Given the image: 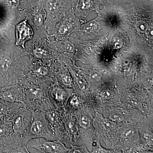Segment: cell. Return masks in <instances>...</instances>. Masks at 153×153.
I'll list each match as a JSON object with an SVG mask.
<instances>
[{
	"label": "cell",
	"instance_id": "4dcf8cb0",
	"mask_svg": "<svg viewBox=\"0 0 153 153\" xmlns=\"http://www.w3.org/2000/svg\"><path fill=\"white\" fill-rule=\"evenodd\" d=\"M113 45L116 49H120L122 47V43L120 39L118 38H115L114 39Z\"/></svg>",
	"mask_w": 153,
	"mask_h": 153
},
{
	"label": "cell",
	"instance_id": "1f68e13d",
	"mask_svg": "<svg viewBox=\"0 0 153 153\" xmlns=\"http://www.w3.org/2000/svg\"><path fill=\"white\" fill-rule=\"evenodd\" d=\"M8 4L12 7L16 8L19 5V0H7Z\"/></svg>",
	"mask_w": 153,
	"mask_h": 153
},
{
	"label": "cell",
	"instance_id": "d6a6232c",
	"mask_svg": "<svg viewBox=\"0 0 153 153\" xmlns=\"http://www.w3.org/2000/svg\"><path fill=\"white\" fill-rule=\"evenodd\" d=\"M146 35L148 38H153V27H149L146 32H145Z\"/></svg>",
	"mask_w": 153,
	"mask_h": 153
},
{
	"label": "cell",
	"instance_id": "44dd1931",
	"mask_svg": "<svg viewBox=\"0 0 153 153\" xmlns=\"http://www.w3.org/2000/svg\"><path fill=\"white\" fill-rule=\"evenodd\" d=\"M71 149L69 150L68 152L69 153H86V149L84 146L77 147L71 145Z\"/></svg>",
	"mask_w": 153,
	"mask_h": 153
},
{
	"label": "cell",
	"instance_id": "ffe728a7",
	"mask_svg": "<svg viewBox=\"0 0 153 153\" xmlns=\"http://www.w3.org/2000/svg\"><path fill=\"white\" fill-rule=\"evenodd\" d=\"M72 29V26L70 25H64L60 27L59 33L60 35H65L69 33Z\"/></svg>",
	"mask_w": 153,
	"mask_h": 153
},
{
	"label": "cell",
	"instance_id": "8992f818",
	"mask_svg": "<svg viewBox=\"0 0 153 153\" xmlns=\"http://www.w3.org/2000/svg\"><path fill=\"white\" fill-rule=\"evenodd\" d=\"M16 45L25 48V44L27 41L33 38V29L28 24L26 20L20 22L16 29Z\"/></svg>",
	"mask_w": 153,
	"mask_h": 153
},
{
	"label": "cell",
	"instance_id": "ac0fdd59",
	"mask_svg": "<svg viewBox=\"0 0 153 153\" xmlns=\"http://www.w3.org/2000/svg\"><path fill=\"white\" fill-rule=\"evenodd\" d=\"M97 23L96 21H93L89 22L85 25L83 28V30L85 33H89L96 27Z\"/></svg>",
	"mask_w": 153,
	"mask_h": 153
},
{
	"label": "cell",
	"instance_id": "d4e9b609",
	"mask_svg": "<svg viewBox=\"0 0 153 153\" xmlns=\"http://www.w3.org/2000/svg\"><path fill=\"white\" fill-rule=\"evenodd\" d=\"M101 97L105 99H110L113 97V93L110 90H105L102 91Z\"/></svg>",
	"mask_w": 153,
	"mask_h": 153
},
{
	"label": "cell",
	"instance_id": "8fae6325",
	"mask_svg": "<svg viewBox=\"0 0 153 153\" xmlns=\"http://www.w3.org/2000/svg\"><path fill=\"white\" fill-rule=\"evenodd\" d=\"M13 133L11 121L0 122V137L7 136Z\"/></svg>",
	"mask_w": 153,
	"mask_h": 153
},
{
	"label": "cell",
	"instance_id": "484cf974",
	"mask_svg": "<svg viewBox=\"0 0 153 153\" xmlns=\"http://www.w3.org/2000/svg\"><path fill=\"white\" fill-rule=\"evenodd\" d=\"M69 105L73 108L76 107L79 105V101L78 97L74 95L70 100L69 102Z\"/></svg>",
	"mask_w": 153,
	"mask_h": 153
},
{
	"label": "cell",
	"instance_id": "f1b7e54d",
	"mask_svg": "<svg viewBox=\"0 0 153 153\" xmlns=\"http://www.w3.org/2000/svg\"><path fill=\"white\" fill-rule=\"evenodd\" d=\"M64 46L67 51L70 52H74V46L72 43L69 41H66L64 43Z\"/></svg>",
	"mask_w": 153,
	"mask_h": 153
},
{
	"label": "cell",
	"instance_id": "e0dca14e",
	"mask_svg": "<svg viewBox=\"0 0 153 153\" xmlns=\"http://www.w3.org/2000/svg\"><path fill=\"white\" fill-rule=\"evenodd\" d=\"M137 29L141 33H145L149 26L146 23L142 21H138L136 24Z\"/></svg>",
	"mask_w": 153,
	"mask_h": 153
},
{
	"label": "cell",
	"instance_id": "603a6c76",
	"mask_svg": "<svg viewBox=\"0 0 153 153\" xmlns=\"http://www.w3.org/2000/svg\"><path fill=\"white\" fill-rule=\"evenodd\" d=\"M109 118L111 120L113 121L118 122L122 121L124 119L123 116L118 113L112 114L110 115Z\"/></svg>",
	"mask_w": 153,
	"mask_h": 153
},
{
	"label": "cell",
	"instance_id": "4fadbf2b",
	"mask_svg": "<svg viewBox=\"0 0 153 153\" xmlns=\"http://www.w3.org/2000/svg\"><path fill=\"white\" fill-rule=\"evenodd\" d=\"M46 6L48 11L51 13H55L58 9V4L56 0H48Z\"/></svg>",
	"mask_w": 153,
	"mask_h": 153
},
{
	"label": "cell",
	"instance_id": "ba28073f",
	"mask_svg": "<svg viewBox=\"0 0 153 153\" xmlns=\"http://www.w3.org/2000/svg\"><path fill=\"white\" fill-rule=\"evenodd\" d=\"M31 73L32 77L30 79H25L33 84L39 85L52 80L50 76V70L46 66H38L33 68Z\"/></svg>",
	"mask_w": 153,
	"mask_h": 153
},
{
	"label": "cell",
	"instance_id": "6da1fadb",
	"mask_svg": "<svg viewBox=\"0 0 153 153\" xmlns=\"http://www.w3.org/2000/svg\"><path fill=\"white\" fill-rule=\"evenodd\" d=\"M24 88L26 99L24 105L32 111H47L54 109L55 106L49 98V85L46 82L36 85L25 79L19 81Z\"/></svg>",
	"mask_w": 153,
	"mask_h": 153
},
{
	"label": "cell",
	"instance_id": "7c38bea8",
	"mask_svg": "<svg viewBox=\"0 0 153 153\" xmlns=\"http://www.w3.org/2000/svg\"><path fill=\"white\" fill-rule=\"evenodd\" d=\"M13 64V59L9 56H5L0 60V71L7 73L12 69Z\"/></svg>",
	"mask_w": 153,
	"mask_h": 153
},
{
	"label": "cell",
	"instance_id": "f546056e",
	"mask_svg": "<svg viewBox=\"0 0 153 153\" xmlns=\"http://www.w3.org/2000/svg\"><path fill=\"white\" fill-rule=\"evenodd\" d=\"M127 99L129 102L134 106H137L138 105V101L131 95H128L127 96Z\"/></svg>",
	"mask_w": 153,
	"mask_h": 153
},
{
	"label": "cell",
	"instance_id": "5b68a950",
	"mask_svg": "<svg viewBox=\"0 0 153 153\" xmlns=\"http://www.w3.org/2000/svg\"><path fill=\"white\" fill-rule=\"evenodd\" d=\"M32 116V111L25 105L22 107L12 120L14 133L23 134L30 126Z\"/></svg>",
	"mask_w": 153,
	"mask_h": 153
},
{
	"label": "cell",
	"instance_id": "7a4b0ae2",
	"mask_svg": "<svg viewBox=\"0 0 153 153\" xmlns=\"http://www.w3.org/2000/svg\"><path fill=\"white\" fill-rule=\"evenodd\" d=\"M22 135L27 142L32 139L38 137L55 140L49 127L45 111H32V119L30 126Z\"/></svg>",
	"mask_w": 153,
	"mask_h": 153
},
{
	"label": "cell",
	"instance_id": "5bb4252c",
	"mask_svg": "<svg viewBox=\"0 0 153 153\" xmlns=\"http://www.w3.org/2000/svg\"><path fill=\"white\" fill-rule=\"evenodd\" d=\"M33 54L36 58L39 59H44L48 57V53L46 50L41 48H37L34 49Z\"/></svg>",
	"mask_w": 153,
	"mask_h": 153
},
{
	"label": "cell",
	"instance_id": "9c48e42d",
	"mask_svg": "<svg viewBox=\"0 0 153 153\" xmlns=\"http://www.w3.org/2000/svg\"><path fill=\"white\" fill-rule=\"evenodd\" d=\"M45 114L50 129L53 133L55 140H57L56 138L60 132V127L63 114L60 110L54 108L46 111Z\"/></svg>",
	"mask_w": 153,
	"mask_h": 153
},
{
	"label": "cell",
	"instance_id": "30bf717a",
	"mask_svg": "<svg viewBox=\"0 0 153 153\" xmlns=\"http://www.w3.org/2000/svg\"><path fill=\"white\" fill-rule=\"evenodd\" d=\"M65 125L66 131L68 133V136L71 137V139H72L75 138L74 137L78 131V128L74 119L71 117L68 118L66 120Z\"/></svg>",
	"mask_w": 153,
	"mask_h": 153
},
{
	"label": "cell",
	"instance_id": "52a82bcc",
	"mask_svg": "<svg viewBox=\"0 0 153 153\" xmlns=\"http://www.w3.org/2000/svg\"><path fill=\"white\" fill-rule=\"evenodd\" d=\"M48 93L52 104L56 107L64 104L68 96L66 91L57 82L49 85Z\"/></svg>",
	"mask_w": 153,
	"mask_h": 153
},
{
	"label": "cell",
	"instance_id": "9a60e30c",
	"mask_svg": "<svg viewBox=\"0 0 153 153\" xmlns=\"http://www.w3.org/2000/svg\"><path fill=\"white\" fill-rule=\"evenodd\" d=\"M78 123L80 126L86 128L90 126V120L88 118L84 115H80L78 117Z\"/></svg>",
	"mask_w": 153,
	"mask_h": 153
},
{
	"label": "cell",
	"instance_id": "7402d4cb",
	"mask_svg": "<svg viewBox=\"0 0 153 153\" xmlns=\"http://www.w3.org/2000/svg\"><path fill=\"white\" fill-rule=\"evenodd\" d=\"M90 78L94 82H98L101 79V74L98 71H91L90 74Z\"/></svg>",
	"mask_w": 153,
	"mask_h": 153
},
{
	"label": "cell",
	"instance_id": "d6986e66",
	"mask_svg": "<svg viewBox=\"0 0 153 153\" xmlns=\"http://www.w3.org/2000/svg\"><path fill=\"white\" fill-rule=\"evenodd\" d=\"M135 130L132 128H129L125 130L121 134L122 137L124 138H131L134 135Z\"/></svg>",
	"mask_w": 153,
	"mask_h": 153
},
{
	"label": "cell",
	"instance_id": "277c9868",
	"mask_svg": "<svg viewBox=\"0 0 153 153\" xmlns=\"http://www.w3.org/2000/svg\"><path fill=\"white\" fill-rule=\"evenodd\" d=\"M25 99L24 88L19 82L0 87V102L24 104Z\"/></svg>",
	"mask_w": 153,
	"mask_h": 153
},
{
	"label": "cell",
	"instance_id": "83f0119b",
	"mask_svg": "<svg viewBox=\"0 0 153 153\" xmlns=\"http://www.w3.org/2000/svg\"><path fill=\"white\" fill-rule=\"evenodd\" d=\"M79 4L81 9L86 10L90 7L91 1L90 0H80Z\"/></svg>",
	"mask_w": 153,
	"mask_h": 153
},
{
	"label": "cell",
	"instance_id": "cb8c5ba5",
	"mask_svg": "<svg viewBox=\"0 0 153 153\" xmlns=\"http://www.w3.org/2000/svg\"><path fill=\"white\" fill-rule=\"evenodd\" d=\"M76 82L80 89L82 91H85L87 88V84L84 79L80 77H76Z\"/></svg>",
	"mask_w": 153,
	"mask_h": 153
},
{
	"label": "cell",
	"instance_id": "2e32d148",
	"mask_svg": "<svg viewBox=\"0 0 153 153\" xmlns=\"http://www.w3.org/2000/svg\"><path fill=\"white\" fill-rule=\"evenodd\" d=\"M60 80L63 85L70 86L72 83V79L71 76L68 74L64 73L60 76Z\"/></svg>",
	"mask_w": 153,
	"mask_h": 153
},
{
	"label": "cell",
	"instance_id": "4316f807",
	"mask_svg": "<svg viewBox=\"0 0 153 153\" xmlns=\"http://www.w3.org/2000/svg\"><path fill=\"white\" fill-rule=\"evenodd\" d=\"M34 23L38 27H40L43 25L44 23V18L42 15L40 14L36 15L34 18Z\"/></svg>",
	"mask_w": 153,
	"mask_h": 153
},
{
	"label": "cell",
	"instance_id": "3957f363",
	"mask_svg": "<svg viewBox=\"0 0 153 153\" xmlns=\"http://www.w3.org/2000/svg\"><path fill=\"white\" fill-rule=\"evenodd\" d=\"M27 149H36L39 153H64L69 150L60 140H49L43 137L30 140L27 143Z\"/></svg>",
	"mask_w": 153,
	"mask_h": 153
}]
</instances>
